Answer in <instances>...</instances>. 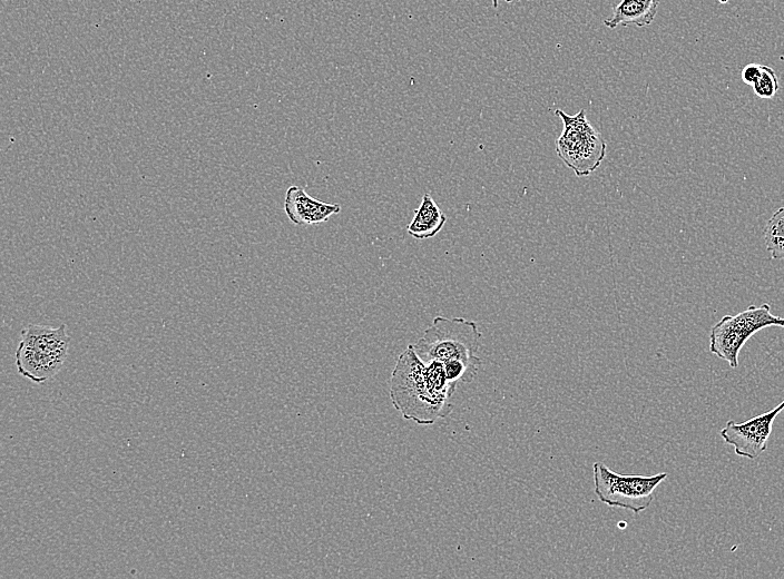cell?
<instances>
[{"mask_svg":"<svg viewBox=\"0 0 784 579\" xmlns=\"http://www.w3.org/2000/svg\"><path fill=\"white\" fill-rule=\"evenodd\" d=\"M391 402L403 419L431 425L452 411L453 395L439 361L424 363L412 344L399 355L390 379Z\"/></svg>","mask_w":784,"mask_h":579,"instance_id":"1","label":"cell"},{"mask_svg":"<svg viewBox=\"0 0 784 579\" xmlns=\"http://www.w3.org/2000/svg\"><path fill=\"white\" fill-rule=\"evenodd\" d=\"M20 335L16 351L18 373L37 384L56 376L67 359L70 344L66 325L29 324Z\"/></svg>","mask_w":784,"mask_h":579,"instance_id":"2","label":"cell"},{"mask_svg":"<svg viewBox=\"0 0 784 579\" xmlns=\"http://www.w3.org/2000/svg\"><path fill=\"white\" fill-rule=\"evenodd\" d=\"M481 337L482 334L473 321L463 317L435 316L422 337L412 346L424 363L470 361L478 357Z\"/></svg>","mask_w":784,"mask_h":579,"instance_id":"3","label":"cell"},{"mask_svg":"<svg viewBox=\"0 0 784 579\" xmlns=\"http://www.w3.org/2000/svg\"><path fill=\"white\" fill-rule=\"evenodd\" d=\"M555 114L564 125L560 136L556 139L558 157L577 177L589 176L597 170L606 157L605 140L588 121L585 109H580L575 115L557 109Z\"/></svg>","mask_w":784,"mask_h":579,"instance_id":"4","label":"cell"},{"mask_svg":"<svg viewBox=\"0 0 784 579\" xmlns=\"http://www.w3.org/2000/svg\"><path fill=\"white\" fill-rule=\"evenodd\" d=\"M784 327V317L773 315L771 306L749 305L736 315L723 316L710 330L709 351L733 369L738 366L742 347L756 332L770 327Z\"/></svg>","mask_w":784,"mask_h":579,"instance_id":"5","label":"cell"},{"mask_svg":"<svg viewBox=\"0 0 784 579\" xmlns=\"http://www.w3.org/2000/svg\"><path fill=\"white\" fill-rule=\"evenodd\" d=\"M594 491L599 501L639 513L654 500L656 488L668 477L666 472L654 475L619 474L601 462H595Z\"/></svg>","mask_w":784,"mask_h":579,"instance_id":"6","label":"cell"},{"mask_svg":"<svg viewBox=\"0 0 784 579\" xmlns=\"http://www.w3.org/2000/svg\"><path fill=\"white\" fill-rule=\"evenodd\" d=\"M782 410H784V401L773 410L742 423L729 420L722 428L719 434L725 443L734 448V452L738 457L749 460L757 459L766 450L773 422Z\"/></svg>","mask_w":784,"mask_h":579,"instance_id":"7","label":"cell"},{"mask_svg":"<svg viewBox=\"0 0 784 579\" xmlns=\"http://www.w3.org/2000/svg\"><path fill=\"white\" fill-rule=\"evenodd\" d=\"M284 212L287 218L298 226L326 222L341 212L340 204L318 200L301 186H290L285 193Z\"/></svg>","mask_w":784,"mask_h":579,"instance_id":"8","label":"cell"},{"mask_svg":"<svg viewBox=\"0 0 784 579\" xmlns=\"http://www.w3.org/2000/svg\"><path fill=\"white\" fill-rule=\"evenodd\" d=\"M659 0H621L615 8L612 16L602 22L607 28L649 26L657 13Z\"/></svg>","mask_w":784,"mask_h":579,"instance_id":"9","label":"cell"},{"mask_svg":"<svg viewBox=\"0 0 784 579\" xmlns=\"http://www.w3.org/2000/svg\"><path fill=\"white\" fill-rule=\"evenodd\" d=\"M447 216L437 202L428 193L423 194L413 218L408 225V234L415 239H428L435 236L444 226Z\"/></svg>","mask_w":784,"mask_h":579,"instance_id":"10","label":"cell"},{"mask_svg":"<svg viewBox=\"0 0 784 579\" xmlns=\"http://www.w3.org/2000/svg\"><path fill=\"white\" fill-rule=\"evenodd\" d=\"M764 243L770 256L784 259V206L780 207L764 227Z\"/></svg>","mask_w":784,"mask_h":579,"instance_id":"11","label":"cell"},{"mask_svg":"<svg viewBox=\"0 0 784 579\" xmlns=\"http://www.w3.org/2000/svg\"><path fill=\"white\" fill-rule=\"evenodd\" d=\"M754 94L759 98H772L778 90V80L774 69L762 65V75L752 86Z\"/></svg>","mask_w":784,"mask_h":579,"instance_id":"12","label":"cell"},{"mask_svg":"<svg viewBox=\"0 0 784 579\" xmlns=\"http://www.w3.org/2000/svg\"><path fill=\"white\" fill-rule=\"evenodd\" d=\"M762 75V65L759 63H748L741 72V78L744 84L753 86Z\"/></svg>","mask_w":784,"mask_h":579,"instance_id":"13","label":"cell"},{"mask_svg":"<svg viewBox=\"0 0 784 579\" xmlns=\"http://www.w3.org/2000/svg\"><path fill=\"white\" fill-rule=\"evenodd\" d=\"M491 1H492V7H493L494 9H497V8H498V4H499V0H491Z\"/></svg>","mask_w":784,"mask_h":579,"instance_id":"14","label":"cell"},{"mask_svg":"<svg viewBox=\"0 0 784 579\" xmlns=\"http://www.w3.org/2000/svg\"><path fill=\"white\" fill-rule=\"evenodd\" d=\"M506 1L507 2H514V1H519V0H506Z\"/></svg>","mask_w":784,"mask_h":579,"instance_id":"15","label":"cell"}]
</instances>
